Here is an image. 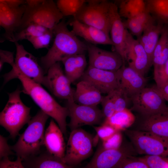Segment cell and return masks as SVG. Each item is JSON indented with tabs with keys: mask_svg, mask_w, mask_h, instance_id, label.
Here are the masks:
<instances>
[{
	"mask_svg": "<svg viewBox=\"0 0 168 168\" xmlns=\"http://www.w3.org/2000/svg\"><path fill=\"white\" fill-rule=\"evenodd\" d=\"M8 82L15 78L18 79L21 83L22 92L30 96L41 110L51 117L57 123L63 134L67 133L66 118L69 116L67 107H63L41 86L24 75L17 70L12 68L4 75Z\"/></svg>",
	"mask_w": 168,
	"mask_h": 168,
	"instance_id": "obj_1",
	"label": "cell"
},
{
	"mask_svg": "<svg viewBox=\"0 0 168 168\" xmlns=\"http://www.w3.org/2000/svg\"><path fill=\"white\" fill-rule=\"evenodd\" d=\"M54 40L52 45L47 54L40 58L41 66L45 73L54 64L62 62L72 55L84 54L87 44L79 40L66 23L61 21L53 30Z\"/></svg>",
	"mask_w": 168,
	"mask_h": 168,
	"instance_id": "obj_2",
	"label": "cell"
},
{
	"mask_svg": "<svg viewBox=\"0 0 168 168\" xmlns=\"http://www.w3.org/2000/svg\"><path fill=\"white\" fill-rule=\"evenodd\" d=\"M49 117L40 110L31 119L27 128L19 135L16 143L11 146L17 157L23 160L41 152V147L44 145L45 126Z\"/></svg>",
	"mask_w": 168,
	"mask_h": 168,
	"instance_id": "obj_3",
	"label": "cell"
},
{
	"mask_svg": "<svg viewBox=\"0 0 168 168\" xmlns=\"http://www.w3.org/2000/svg\"><path fill=\"white\" fill-rule=\"evenodd\" d=\"M22 92L19 88L8 93V100L0 114V124L15 139L21 129L31 119L30 108L25 105L20 98Z\"/></svg>",
	"mask_w": 168,
	"mask_h": 168,
	"instance_id": "obj_4",
	"label": "cell"
},
{
	"mask_svg": "<svg viewBox=\"0 0 168 168\" xmlns=\"http://www.w3.org/2000/svg\"><path fill=\"white\" fill-rule=\"evenodd\" d=\"M63 16L54 0H46L33 6L27 5L19 28L34 23L53 30Z\"/></svg>",
	"mask_w": 168,
	"mask_h": 168,
	"instance_id": "obj_5",
	"label": "cell"
},
{
	"mask_svg": "<svg viewBox=\"0 0 168 168\" xmlns=\"http://www.w3.org/2000/svg\"><path fill=\"white\" fill-rule=\"evenodd\" d=\"M93 138L81 128L71 131L66 146L63 162L72 168L89 157L93 152Z\"/></svg>",
	"mask_w": 168,
	"mask_h": 168,
	"instance_id": "obj_6",
	"label": "cell"
},
{
	"mask_svg": "<svg viewBox=\"0 0 168 168\" xmlns=\"http://www.w3.org/2000/svg\"><path fill=\"white\" fill-rule=\"evenodd\" d=\"M137 153L168 157V138L142 130H125Z\"/></svg>",
	"mask_w": 168,
	"mask_h": 168,
	"instance_id": "obj_7",
	"label": "cell"
},
{
	"mask_svg": "<svg viewBox=\"0 0 168 168\" xmlns=\"http://www.w3.org/2000/svg\"><path fill=\"white\" fill-rule=\"evenodd\" d=\"M130 98L132 106L130 110L144 117L168 110L166 100L156 85L151 87H145Z\"/></svg>",
	"mask_w": 168,
	"mask_h": 168,
	"instance_id": "obj_8",
	"label": "cell"
},
{
	"mask_svg": "<svg viewBox=\"0 0 168 168\" xmlns=\"http://www.w3.org/2000/svg\"><path fill=\"white\" fill-rule=\"evenodd\" d=\"M110 2L107 1L94 4H85L74 18L110 34Z\"/></svg>",
	"mask_w": 168,
	"mask_h": 168,
	"instance_id": "obj_9",
	"label": "cell"
},
{
	"mask_svg": "<svg viewBox=\"0 0 168 168\" xmlns=\"http://www.w3.org/2000/svg\"><path fill=\"white\" fill-rule=\"evenodd\" d=\"M14 43L16 52L14 65L12 68L17 70L27 77L47 88L45 73L36 58L18 42Z\"/></svg>",
	"mask_w": 168,
	"mask_h": 168,
	"instance_id": "obj_10",
	"label": "cell"
},
{
	"mask_svg": "<svg viewBox=\"0 0 168 168\" xmlns=\"http://www.w3.org/2000/svg\"><path fill=\"white\" fill-rule=\"evenodd\" d=\"M66 107L70 118L68 125L71 131L85 125L102 124L104 117L102 111L97 106L79 104L72 99L67 100Z\"/></svg>",
	"mask_w": 168,
	"mask_h": 168,
	"instance_id": "obj_11",
	"label": "cell"
},
{
	"mask_svg": "<svg viewBox=\"0 0 168 168\" xmlns=\"http://www.w3.org/2000/svg\"><path fill=\"white\" fill-rule=\"evenodd\" d=\"M137 153L131 145L122 144L118 148L98 149L86 168H117L124 159Z\"/></svg>",
	"mask_w": 168,
	"mask_h": 168,
	"instance_id": "obj_12",
	"label": "cell"
},
{
	"mask_svg": "<svg viewBox=\"0 0 168 168\" xmlns=\"http://www.w3.org/2000/svg\"><path fill=\"white\" fill-rule=\"evenodd\" d=\"M59 62L52 65L47 71L45 76L47 88L55 96L67 100L73 99L74 90L71 88V83L64 73Z\"/></svg>",
	"mask_w": 168,
	"mask_h": 168,
	"instance_id": "obj_13",
	"label": "cell"
},
{
	"mask_svg": "<svg viewBox=\"0 0 168 168\" xmlns=\"http://www.w3.org/2000/svg\"><path fill=\"white\" fill-rule=\"evenodd\" d=\"M117 71L100 69L88 66L81 77L93 85L101 93L108 94L119 87Z\"/></svg>",
	"mask_w": 168,
	"mask_h": 168,
	"instance_id": "obj_14",
	"label": "cell"
},
{
	"mask_svg": "<svg viewBox=\"0 0 168 168\" xmlns=\"http://www.w3.org/2000/svg\"><path fill=\"white\" fill-rule=\"evenodd\" d=\"M89 66L106 70L117 71L124 65L116 52L103 49L93 44H87Z\"/></svg>",
	"mask_w": 168,
	"mask_h": 168,
	"instance_id": "obj_15",
	"label": "cell"
},
{
	"mask_svg": "<svg viewBox=\"0 0 168 168\" xmlns=\"http://www.w3.org/2000/svg\"><path fill=\"white\" fill-rule=\"evenodd\" d=\"M125 61L128 66L144 76L151 66L148 55L138 39L128 31L126 40Z\"/></svg>",
	"mask_w": 168,
	"mask_h": 168,
	"instance_id": "obj_16",
	"label": "cell"
},
{
	"mask_svg": "<svg viewBox=\"0 0 168 168\" xmlns=\"http://www.w3.org/2000/svg\"><path fill=\"white\" fill-rule=\"evenodd\" d=\"M110 37L115 51L121 56L125 63L126 40L128 30L122 20L118 7L115 3L110 2Z\"/></svg>",
	"mask_w": 168,
	"mask_h": 168,
	"instance_id": "obj_17",
	"label": "cell"
},
{
	"mask_svg": "<svg viewBox=\"0 0 168 168\" xmlns=\"http://www.w3.org/2000/svg\"><path fill=\"white\" fill-rule=\"evenodd\" d=\"M26 5L12 7L0 2V25L5 30V36L13 42L14 32L20 28Z\"/></svg>",
	"mask_w": 168,
	"mask_h": 168,
	"instance_id": "obj_18",
	"label": "cell"
},
{
	"mask_svg": "<svg viewBox=\"0 0 168 168\" xmlns=\"http://www.w3.org/2000/svg\"><path fill=\"white\" fill-rule=\"evenodd\" d=\"M117 71L119 87L130 98L145 87L147 79L133 68L124 65Z\"/></svg>",
	"mask_w": 168,
	"mask_h": 168,
	"instance_id": "obj_19",
	"label": "cell"
},
{
	"mask_svg": "<svg viewBox=\"0 0 168 168\" xmlns=\"http://www.w3.org/2000/svg\"><path fill=\"white\" fill-rule=\"evenodd\" d=\"M72 31L77 36L94 44L111 45L113 43L109 34L95 27L83 23L74 18L69 23Z\"/></svg>",
	"mask_w": 168,
	"mask_h": 168,
	"instance_id": "obj_20",
	"label": "cell"
},
{
	"mask_svg": "<svg viewBox=\"0 0 168 168\" xmlns=\"http://www.w3.org/2000/svg\"><path fill=\"white\" fill-rule=\"evenodd\" d=\"M63 134L59 126L51 119L44 132V145L48 152L62 160L66 147Z\"/></svg>",
	"mask_w": 168,
	"mask_h": 168,
	"instance_id": "obj_21",
	"label": "cell"
},
{
	"mask_svg": "<svg viewBox=\"0 0 168 168\" xmlns=\"http://www.w3.org/2000/svg\"><path fill=\"white\" fill-rule=\"evenodd\" d=\"M103 97L101 93L97 88L83 80L77 84L73 96L74 101L77 103L93 106H97L100 103Z\"/></svg>",
	"mask_w": 168,
	"mask_h": 168,
	"instance_id": "obj_22",
	"label": "cell"
},
{
	"mask_svg": "<svg viewBox=\"0 0 168 168\" xmlns=\"http://www.w3.org/2000/svg\"><path fill=\"white\" fill-rule=\"evenodd\" d=\"M155 21L156 20L149 24L137 39L147 53L151 66L153 52L164 25L158 21L156 23Z\"/></svg>",
	"mask_w": 168,
	"mask_h": 168,
	"instance_id": "obj_23",
	"label": "cell"
},
{
	"mask_svg": "<svg viewBox=\"0 0 168 168\" xmlns=\"http://www.w3.org/2000/svg\"><path fill=\"white\" fill-rule=\"evenodd\" d=\"M22 163L24 168H72L47 150L25 158L22 161Z\"/></svg>",
	"mask_w": 168,
	"mask_h": 168,
	"instance_id": "obj_24",
	"label": "cell"
},
{
	"mask_svg": "<svg viewBox=\"0 0 168 168\" xmlns=\"http://www.w3.org/2000/svg\"><path fill=\"white\" fill-rule=\"evenodd\" d=\"M144 118L140 130L168 138V110Z\"/></svg>",
	"mask_w": 168,
	"mask_h": 168,
	"instance_id": "obj_25",
	"label": "cell"
},
{
	"mask_svg": "<svg viewBox=\"0 0 168 168\" xmlns=\"http://www.w3.org/2000/svg\"><path fill=\"white\" fill-rule=\"evenodd\" d=\"M62 62L64 65L65 73L71 83L82 77L87 65L84 54L70 56Z\"/></svg>",
	"mask_w": 168,
	"mask_h": 168,
	"instance_id": "obj_26",
	"label": "cell"
},
{
	"mask_svg": "<svg viewBox=\"0 0 168 168\" xmlns=\"http://www.w3.org/2000/svg\"><path fill=\"white\" fill-rule=\"evenodd\" d=\"M156 19L146 9L137 16L124 22L126 28L133 35L138 38L146 27Z\"/></svg>",
	"mask_w": 168,
	"mask_h": 168,
	"instance_id": "obj_27",
	"label": "cell"
},
{
	"mask_svg": "<svg viewBox=\"0 0 168 168\" xmlns=\"http://www.w3.org/2000/svg\"><path fill=\"white\" fill-rule=\"evenodd\" d=\"M135 118L128 108L115 112L110 117L105 119L102 124L109 125L117 131L125 130L134 122Z\"/></svg>",
	"mask_w": 168,
	"mask_h": 168,
	"instance_id": "obj_28",
	"label": "cell"
},
{
	"mask_svg": "<svg viewBox=\"0 0 168 168\" xmlns=\"http://www.w3.org/2000/svg\"><path fill=\"white\" fill-rule=\"evenodd\" d=\"M146 9L145 0H121L118 8L120 16L126 19L137 16Z\"/></svg>",
	"mask_w": 168,
	"mask_h": 168,
	"instance_id": "obj_29",
	"label": "cell"
},
{
	"mask_svg": "<svg viewBox=\"0 0 168 168\" xmlns=\"http://www.w3.org/2000/svg\"><path fill=\"white\" fill-rule=\"evenodd\" d=\"M146 7L158 22L168 25V0H145Z\"/></svg>",
	"mask_w": 168,
	"mask_h": 168,
	"instance_id": "obj_30",
	"label": "cell"
},
{
	"mask_svg": "<svg viewBox=\"0 0 168 168\" xmlns=\"http://www.w3.org/2000/svg\"><path fill=\"white\" fill-rule=\"evenodd\" d=\"M50 30L39 24L31 23L14 33L13 42L42 35Z\"/></svg>",
	"mask_w": 168,
	"mask_h": 168,
	"instance_id": "obj_31",
	"label": "cell"
},
{
	"mask_svg": "<svg viewBox=\"0 0 168 168\" xmlns=\"http://www.w3.org/2000/svg\"><path fill=\"white\" fill-rule=\"evenodd\" d=\"M86 2V0H57L56 4L63 16H74Z\"/></svg>",
	"mask_w": 168,
	"mask_h": 168,
	"instance_id": "obj_32",
	"label": "cell"
},
{
	"mask_svg": "<svg viewBox=\"0 0 168 168\" xmlns=\"http://www.w3.org/2000/svg\"><path fill=\"white\" fill-rule=\"evenodd\" d=\"M111 92L114 101L115 112L127 108L131 99L123 89L119 87Z\"/></svg>",
	"mask_w": 168,
	"mask_h": 168,
	"instance_id": "obj_33",
	"label": "cell"
},
{
	"mask_svg": "<svg viewBox=\"0 0 168 168\" xmlns=\"http://www.w3.org/2000/svg\"><path fill=\"white\" fill-rule=\"evenodd\" d=\"M154 78L158 88L168 84V59L162 65L154 67Z\"/></svg>",
	"mask_w": 168,
	"mask_h": 168,
	"instance_id": "obj_34",
	"label": "cell"
},
{
	"mask_svg": "<svg viewBox=\"0 0 168 168\" xmlns=\"http://www.w3.org/2000/svg\"><path fill=\"white\" fill-rule=\"evenodd\" d=\"M54 36L53 30H49L44 34L29 38L28 40L35 49L47 48Z\"/></svg>",
	"mask_w": 168,
	"mask_h": 168,
	"instance_id": "obj_35",
	"label": "cell"
},
{
	"mask_svg": "<svg viewBox=\"0 0 168 168\" xmlns=\"http://www.w3.org/2000/svg\"><path fill=\"white\" fill-rule=\"evenodd\" d=\"M141 158L149 168H168V157L157 155H146Z\"/></svg>",
	"mask_w": 168,
	"mask_h": 168,
	"instance_id": "obj_36",
	"label": "cell"
},
{
	"mask_svg": "<svg viewBox=\"0 0 168 168\" xmlns=\"http://www.w3.org/2000/svg\"><path fill=\"white\" fill-rule=\"evenodd\" d=\"M117 168H149L146 162L140 158L131 156L124 159Z\"/></svg>",
	"mask_w": 168,
	"mask_h": 168,
	"instance_id": "obj_37",
	"label": "cell"
},
{
	"mask_svg": "<svg viewBox=\"0 0 168 168\" xmlns=\"http://www.w3.org/2000/svg\"><path fill=\"white\" fill-rule=\"evenodd\" d=\"M104 117L105 118L110 117L115 112V107L114 100L111 92L105 96H103L101 103Z\"/></svg>",
	"mask_w": 168,
	"mask_h": 168,
	"instance_id": "obj_38",
	"label": "cell"
},
{
	"mask_svg": "<svg viewBox=\"0 0 168 168\" xmlns=\"http://www.w3.org/2000/svg\"><path fill=\"white\" fill-rule=\"evenodd\" d=\"M122 142V135L120 131H118L108 138L102 141L101 147L106 149L116 148L121 145Z\"/></svg>",
	"mask_w": 168,
	"mask_h": 168,
	"instance_id": "obj_39",
	"label": "cell"
},
{
	"mask_svg": "<svg viewBox=\"0 0 168 168\" xmlns=\"http://www.w3.org/2000/svg\"><path fill=\"white\" fill-rule=\"evenodd\" d=\"M94 128L96 133V136L102 141L106 140L118 131L111 126L104 124Z\"/></svg>",
	"mask_w": 168,
	"mask_h": 168,
	"instance_id": "obj_40",
	"label": "cell"
},
{
	"mask_svg": "<svg viewBox=\"0 0 168 168\" xmlns=\"http://www.w3.org/2000/svg\"><path fill=\"white\" fill-rule=\"evenodd\" d=\"M15 58L13 53L10 51L0 50V69L1 70L4 64L7 63L12 67L15 63Z\"/></svg>",
	"mask_w": 168,
	"mask_h": 168,
	"instance_id": "obj_41",
	"label": "cell"
},
{
	"mask_svg": "<svg viewBox=\"0 0 168 168\" xmlns=\"http://www.w3.org/2000/svg\"><path fill=\"white\" fill-rule=\"evenodd\" d=\"M8 139L0 135V158L8 156H9L15 154L11 149V146L7 143Z\"/></svg>",
	"mask_w": 168,
	"mask_h": 168,
	"instance_id": "obj_42",
	"label": "cell"
},
{
	"mask_svg": "<svg viewBox=\"0 0 168 168\" xmlns=\"http://www.w3.org/2000/svg\"><path fill=\"white\" fill-rule=\"evenodd\" d=\"M22 159L20 157H17L16 160L12 161L8 159V156L2 158L1 159L0 168H24L22 163Z\"/></svg>",
	"mask_w": 168,
	"mask_h": 168,
	"instance_id": "obj_43",
	"label": "cell"
},
{
	"mask_svg": "<svg viewBox=\"0 0 168 168\" xmlns=\"http://www.w3.org/2000/svg\"><path fill=\"white\" fill-rule=\"evenodd\" d=\"M24 0H0V2L5 3L12 7H17L23 5Z\"/></svg>",
	"mask_w": 168,
	"mask_h": 168,
	"instance_id": "obj_44",
	"label": "cell"
},
{
	"mask_svg": "<svg viewBox=\"0 0 168 168\" xmlns=\"http://www.w3.org/2000/svg\"><path fill=\"white\" fill-rule=\"evenodd\" d=\"M46 0H24L28 6H33L40 3Z\"/></svg>",
	"mask_w": 168,
	"mask_h": 168,
	"instance_id": "obj_45",
	"label": "cell"
},
{
	"mask_svg": "<svg viewBox=\"0 0 168 168\" xmlns=\"http://www.w3.org/2000/svg\"><path fill=\"white\" fill-rule=\"evenodd\" d=\"M156 87H157V86ZM157 88L162 96L168 95V84L162 88Z\"/></svg>",
	"mask_w": 168,
	"mask_h": 168,
	"instance_id": "obj_46",
	"label": "cell"
},
{
	"mask_svg": "<svg viewBox=\"0 0 168 168\" xmlns=\"http://www.w3.org/2000/svg\"><path fill=\"white\" fill-rule=\"evenodd\" d=\"M86 2L88 4H94L100 3L107 0H86Z\"/></svg>",
	"mask_w": 168,
	"mask_h": 168,
	"instance_id": "obj_47",
	"label": "cell"
},
{
	"mask_svg": "<svg viewBox=\"0 0 168 168\" xmlns=\"http://www.w3.org/2000/svg\"><path fill=\"white\" fill-rule=\"evenodd\" d=\"M166 101L168 102V95L162 96Z\"/></svg>",
	"mask_w": 168,
	"mask_h": 168,
	"instance_id": "obj_48",
	"label": "cell"
}]
</instances>
